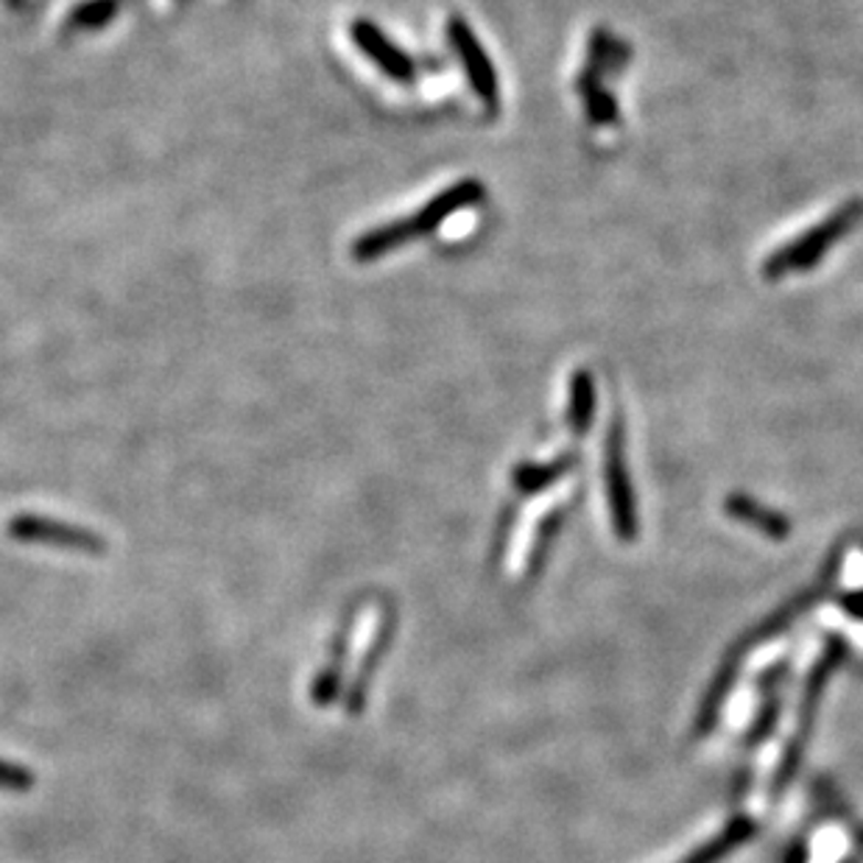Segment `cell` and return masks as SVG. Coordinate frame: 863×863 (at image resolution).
<instances>
[{"mask_svg": "<svg viewBox=\"0 0 863 863\" xmlns=\"http://www.w3.org/2000/svg\"><path fill=\"white\" fill-rule=\"evenodd\" d=\"M483 193L487 191H483L478 179H461V182L450 185L447 191L436 193L417 213L405 215V219L392 221V224H383L377 226V230H370L366 235H361V238L355 241V246H352V257L361 263H370L388 255V252L399 249V246H405L408 241L425 238V235L436 233L450 215L476 207L483 199Z\"/></svg>", "mask_w": 863, "mask_h": 863, "instance_id": "cell-1", "label": "cell"}, {"mask_svg": "<svg viewBox=\"0 0 863 863\" xmlns=\"http://www.w3.org/2000/svg\"><path fill=\"white\" fill-rule=\"evenodd\" d=\"M863 221V199H850L846 204H841L839 210L822 219L819 224H813L808 233H802L799 238L788 241L782 249L771 252L763 263V277L766 280H782L788 275H797V271H808L816 263L822 260L841 238L855 230Z\"/></svg>", "mask_w": 863, "mask_h": 863, "instance_id": "cell-2", "label": "cell"}, {"mask_svg": "<svg viewBox=\"0 0 863 863\" xmlns=\"http://www.w3.org/2000/svg\"><path fill=\"white\" fill-rule=\"evenodd\" d=\"M604 481H607L609 518H612L615 536L620 542H631L638 536V507L631 492V478L626 470V447H624V419L615 417L604 450Z\"/></svg>", "mask_w": 863, "mask_h": 863, "instance_id": "cell-3", "label": "cell"}, {"mask_svg": "<svg viewBox=\"0 0 863 863\" xmlns=\"http://www.w3.org/2000/svg\"><path fill=\"white\" fill-rule=\"evenodd\" d=\"M9 536L20 542H40V545H54V548L67 551H87V554H102L107 542L89 529L60 523V520L36 518V514H20L9 520Z\"/></svg>", "mask_w": 863, "mask_h": 863, "instance_id": "cell-4", "label": "cell"}, {"mask_svg": "<svg viewBox=\"0 0 863 863\" xmlns=\"http://www.w3.org/2000/svg\"><path fill=\"white\" fill-rule=\"evenodd\" d=\"M447 36H450V45L456 49V54L461 56V65H465L467 78H470L476 96L487 104L489 109L498 107L501 102V84H498V73H494L492 60L483 51L481 40L472 34V29L467 25V20L450 18L447 20Z\"/></svg>", "mask_w": 863, "mask_h": 863, "instance_id": "cell-5", "label": "cell"}, {"mask_svg": "<svg viewBox=\"0 0 863 863\" xmlns=\"http://www.w3.org/2000/svg\"><path fill=\"white\" fill-rule=\"evenodd\" d=\"M350 36L358 45V51H361L383 76L394 78V82H414L417 67H414L412 56L405 54L403 49H397L375 23H370L366 18L355 20V23L350 25Z\"/></svg>", "mask_w": 863, "mask_h": 863, "instance_id": "cell-6", "label": "cell"}, {"mask_svg": "<svg viewBox=\"0 0 863 863\" xmlns=\"http://www.w3.org/2000/svg\"><path fill=\"white\" fill-rule=\"evenodd\" d=\"M724 512L729 514V518L741 520L744 525H749V529H757L763 536H768V540L782 542L791 534V520H788L786 514L763 507L760 501H755V498H749V494L744 492L729 494L724 501Z\"/></svg>", "mask_w": 863, "mask_h": 863, "instance_id": "cell-7", "label": "cell"}, {"mask_svg": "<svg viewBox=\"0 0 863 863\" xmlns=\"http://www.w3.org/2000/svg\"><path fill=\"white\" fill-rule=\"evenodd\" d=\"M752 835H755V824H752V819L738 816V819H733V822L726 824L713 841H704L696 852H691V855L682 857L679 863H718L724 861L729 852L738 850L744 841H749Z\"/></svg>", "mask_w": 863, "mask_h": 863, "instance_id": "cell-8", "label": "cell"}, {"mask_svg": "<svg viewBox=\"0 0 863 863\" xmlns=\"http://www.w3.org/2000/svg\"><path fill=\"white\" fill-rule=\"evenodd\" d=\"M596 414V383L587 370H576L567 388V425L573 434H587Z\"/></svg>", "mask_w": 863, "mask_h": 863, "instance_id": "cell-9", "label": "cell"}, {"mask_svg": "<svg viewBox=\"0 0 863 863\" xmlns=\"http://www.w3.org/2000/svg\"><path fill=\"white\" fill-rule=\"evenodd\" d=\"M392 631H394V618H392V612H386L381 631H377V638L372 640L370 651H366V657H363V662H361V671H358L355 682H352L350 699H347V710H350V715L361 713L363 699H366V685H370L372 673H375V665L381 662L383 651H386L388 640H392Z\"/></svg>", "mask_w": 863, "mask_h": 863, "instance_id": "cell-10", "label": "cell"}, {"mask_svg": "<svg viewBox=\"0 0 863 863\" xmlns=\"http://www.w3.org/2000/svg\"><path fill=\"white\" fill-rule=\"evenodd\" d=\"M738 665H741V654H735L733 660H726V665L721 668V673L715 676V682L710 685L707 691V699H704L702 710H699V733H704L707 726L715 724V718H718V710L721 704H724L726 693L733 691V682L735 676H738Z\"/></svg>", "mask_w": 863, "mask_h": 863, "instance_id": "cell-11", "label": "cell"}, {"mask_svg": "<svg viewBox=\"0 0 863 863\" xmlns=\"http://www.w3.org/2000/svg\"><path fill=\"white\" fill-rule=\"evenodd\" d=\"M567 467H571V459H567V456H562V459L556 461H548V465H520L518 470H514L512 481L523 494H534V492H542V489H548L551 483L560 481V478L567 472Z\"/></svg>", "mask_w": 863, "mask_h": 863, "instance_id": "cell-12", "label": "cell"}, {"mask_svg": "<svg viewBox=\"0 0 863 863\" xmlns=\"http://www.w3.org/2000/svg\"><path fill=\"white\" fill-rule=\"evenodd\" d=\"M118 9L120 0H87V3H82V7L71 14V29H104V25L113 23Z\"/></svg>", "mask_w": 863, "mask_h": 863, "instance_id": "cell-13", "label": "cell"}, {"mask_svg": "<svg viewBox=\"0 0 863 863\" xmlns=\"http://www.w3.org/2000/svg\"><path fill=\"white\" fill-rule=\"evenodd\" d=\"M582 96H584V107H587V115L593 124L604 126V124H615L618 120V109H615L612 98L598 87V82H589V78H582Z\"/></svg>", "mask_w": 863, "mask_h": 863, "instance_id": "cell-14", "label": "cell"}, {"mask_svg": "<svg viewBox=\"0 0 863 863\" xmlns=\"http://www.w3.org/2000/svg\"><path fill=\"white\" fill-rule=\"evenodd\" d=\"M34 788V775L18 763L0 760V791H31Z\"/></svg>", "mask_w": 863, "mask_h": 863, "instance_id": "cell-15", "label": "cell"}, {"mask_svg": "<svg viewBox=\"0 0 863 863\" xmlns=\"http://www.w3.org/2000/svg\"><path fill=\"white\" fill-rule=\"evenodd\" d=\"M839 604H841V609L850 615V618L863 620V589H852V593H844Z\"/></svg>", "mask_w": 863, "mask_h": 863, "instance_id": "cell-16", "label": "cell"}, {"mask_svg": "<svg viewBox=\"0 0 863 863\" xmlns=\"http://www.w3.org/2000/svg\"><path fill=\"white\" fill-rule=\"evenodd\" d=\"M861 841H863V833H861Z\"/></svg>", "mask_w": 863, "mask_h": 863, "instance_id": "cell-17", "label": "cell"}]
</instances>
